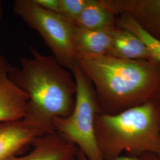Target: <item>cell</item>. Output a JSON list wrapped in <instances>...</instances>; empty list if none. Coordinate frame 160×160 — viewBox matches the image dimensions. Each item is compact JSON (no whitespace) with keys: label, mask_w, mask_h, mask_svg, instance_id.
<instances>
[{"label":"cell","mask_w":160,"mask_h":160,"mask_svg":"<svg viewBox=\"0 0 160 160\" xmlns=\"http://www.w3.org/2000/svg\"><path fill=\"white\" fill-rule=\"evenodd\" d=\"M76 61L94 87L100 113L114 114L155 101L160 92L159 63L109 55H77Z\"/></svg>","instance_id":"cell-1"},{"label":"cell","mask_w":160,"mask_h":160,"mask_svg":"<svg viewBox=\"0 0 160 160\" xmlns=\"http://www.w3.org/2000/svg\"><path fill=\"white\" fill-rule=\"evenodd\" d=\"M30 51L32 58H22L20 67H12L8 75L28 96L23 119L46 134L55 131V119L72 113L76 84L72 73L54 58L40 53L33 47Z\"/></svg>","instance_id":"cell-2"},{"label":"cell","mask_w":160,"mask_h":160,"mask_svg":"<svg viewBox=\"0 0 160 160\" xmlns=\"http://www.w3.org/2000/svg\"><path fill=\"white\" fill-rule=\"evenodd\" d=\"M97 144L104 160L123 152L160 154V109L155 101L119 113H98L95 120Z\"/></svg>","instance_id":"cell-3"},{"label":"cell","mask_w":160,"mask_h":160,"mask_svg":"<svg viewBox=\"0 0 160 160\" xmlns=\"http://www.w3.org/2000/svg\"><path fill=\"white\" fill-rule=\"evenodd\" d=\"M71 72L77 88L74 109L68 116L54 119V130L74 143L87 160H104L95 133L96 117L100 113L95 90L77 63Z\"/></svg>","instance_id":"cell-4"},{"label":"cell","mask_w":160,"mask_h":160,"mask_svg":"<svg viewBox=\"0 0 160 160\" xmlns=\"http://www.w3.org/2000/svg\"><path fill=\"white\" fill-rule=\"evenodd\" d=\"M13 11L40 34L58 63L71 72L77 63L73 44L74 25L59 14L43 8L34 0L15 1Z\"/></svg>","instance_id":"cell-5"},{"label":"cell","mask_w":160,"mask_h":160,"mask_svg":"<svg viewBox=\"0 0 160 160\" xmlns=\"http://www.w3.org/2000/svg\"><path fill=\"white\" fill-rule=\"evenodd\" d=\"M117 14L132 17L147 32L160 41V0H104Z\"/></svg>","instance_id":"cell-6"},{"label":"cell","mask_w":160,"mask_h":160,"mask_svg":"<svg viewBox=\"0 0 160 160\" xmlns=\"http://www.w3.org/2000/svg\"><path fill=\"white\" fill-rule=\"evenodd\" d=\"M43 134L23 119L0 123V160L18 156Z\"/></svg>","instance_id":"cell-7"},{"label":"cell","mask_w":160,"mask_h":160,"mask_svg":"<svg viewBox=\"0 0 160 160\" xmlns=\"http://www.w3.org/2000/svg\"><path fill=\"white\" fill-rule=\"evenodd\" d=\"M27 154L10 160H77L78 148L67 138L54 131L37 138Z\"/></svg>","instance_id":"cell-8"},{"label":"cell","mask_w":160,"mask_h":160,"mask_svg":"<svg viewBox=\"0 0 160 160\" xmlns=\"http://www.w3.org/2000/svg\"><path fill=\"white\" fill-rule=\"evenodd\" d=\"M28 96L8 77L0 74V123L20 120L24 117Z\"/></svg>","instance_id":"cell-9"},{"label":"cell","mask_w":160,"mask_h":160,"mask_svg":"<svg viewBox=\"0 0 160 160\" xmlns=\"http://www.w3.org/2000/svg\"><path fill=\"white\" fill-rule=\"evenodd\" d=\"M109 32L112 42L109 55L125 59L154 61L143 42L131 32L116 27Z\"/></svg>","instance_id":"cell-10"},{"label":"cell","mask_w":160,"mask_h":160,"mask_svg":"<svg viewBox=\"0 0 160 160\" xmlns=\"http://www.w3.org/2000/svg\"><path fill=\"white\" fill-rule=\"evenodd\" d=\"M115 15L104 0H87L73 24L82 29L108 32L116 27Z\"/></svg>","instance_id":"cell-11"},{"label":"cell","mask_w":160,"mask_h":160,"mask_svg":"<svg viewBox=\"0 0 160 160\" xmlns=\"http://www.w3.org/2000/svg\"><path fill=\"white\" fill-rule=\"evenodd\" d=\"M109 31L92 30L74 26L73 44L76 55H108L112 42Z\"/></svg>","instance_id":"cell-12"},{"label":"cell","mask_w":160,"mask_h":160,"mask_svg":"<svg viewBox=\"0 0 160 160\" xmlns=\"http://www.w3.org/2000/svg\"><path fill=\"white\" fill-rule=\"evenodd\" d=\"M119 28L126 29L139 38L147 48L153 60L160 64V41L154 38L132 17L121 14L118 20Z\"/></svg>","instance_id":"cell-13"},{"label":"cell","mask_w":160,"mask_h":160,"mask_svg":"<svg viewBox=\"0 0 160 160\" xmlns=\"http://www.w3.org/2000/svg\"><path fill=\"white\" fill-rule=\"evenodd\" d=\"M87 0H59V14L70 23H74L87 4Z\"/></svg>","instance_id":"cell-14"},{"label":"cell","mask_w":160,"mask_h":160,"mask_svg":"<svg viewBox=\"0 0 160 160\" xmlns=\"http://www.w3.org/2000/svg\"><path fill=\"white\" fill-rule=\"evenodd\" d=\"M43 8L59 14V0H34Z\"/></svg>","instance_id":"cell-15"},{"label":"cell","mask_w":160,"mask_h":160,"mask_svg":"<svg viewBox=\"0 0 160 160\" xmlns=\"http://www.w3.org/2000/svg\"><path fill=\"white\" fill-rule=\"evenodd\" d=\"M12 68L7 59L0 55V74L3 73H8V72Z\"/></svg>","instance_id":"cell-16"},{"label":"cell","mask_w":160,"mask_h":160,"mask_svg":"<svg viewBox=\"0 0 160 160\" xmlns=\"http://www.w3.org/2000/svg\"><path fill=\"white\" fill-rule=\"evenodd\" d=\"M109 160H142L140 157L132 155H120L115 158Z\"/></svg>","instance_id":"cell-17"},{"label":"cell","mask_w":160,"mask_h":160,"mask_svg":"<svg viewBox=\"0 0 160 160\" xmlns=\"http://www.w3.org/2000/svg\"><path fill=\"white\" fill-rule=\"evenodd\" d=\"M142 160H160V158L157 155L154 154H145L139 156ZM83 160H87L86 159Z\"/></svg>","instance_id":"cell-18"},{"label":"cell","mask_w":160,"mask_h":160,"mask_svg":"<svg viewBox=\"0 0 160 160\" xmlns=\"http://www.w3.org/2000/svg\"><path fill=\"white\" fill-rule=\"evenodd\" d=\"M2 2L0 1V20L2 17Z\"/></svg>","instance_id":"cell-19"},{"label":"cell","mask_w":160,"mask_h":160,"mask_svg":"<svg viewBox=\"0 0 160 160\" xmlns=\"http://www.w3.org/2000/svg\"><path fill=\"white\" fill-rule=\"evenodd\" d=\"M158 157H160V154L158 155Z\"/></svg>","instance_id":"cell-20"},{"label":"cell","mask_w":160,"mask_h":160,"mask_svg":"<svg viewBox=\"0 0 160 160\" xmlns=\"http://www.w3.org/2000/svg\"></svg>","instance_id":"cell-21"}]
</instances>
